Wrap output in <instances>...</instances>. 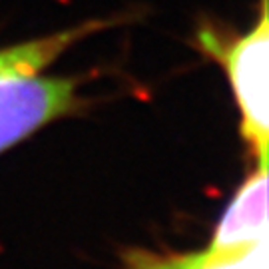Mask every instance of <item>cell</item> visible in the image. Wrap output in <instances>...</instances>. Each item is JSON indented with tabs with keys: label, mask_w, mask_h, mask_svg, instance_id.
<instances>
[{
	"label": "cell",
	"mask_w": 269,
	"mask_h": 269,
	"mask_svg": "<svg viewBox=\"0 0 269 269\" xmlns=\"http://www.w3.org/2000/svg\"><path fill=\"white\" fill-rule=\"evenodd\" d=\"M108 24H110L108 20H92V22H86V24H80L68 30L32 40V42L2 48L0 50V78L38 74L66 48H70L78 40L88 38L100 28H106Z\"/></svg>",
	"instance_id": "5"
},
{
	"label": "cell",
	"mask_w": 269,
	"mask_h": 269,
	"mask_svg": "<svg viewBox=\"0 0 269 269\" xmlns=\"http://www.w3.org/2000/svg\"><path fill=\"white\" fill-rule=\"evenodd\" d=\"M261 239H267V166H257L241 183L222 216L208 249L229 251Z\"/></svg>",
	"instance_id": "3"
},
{
	"label": "cell",
	"mask_w": 269,
	"mask_h": 269,
	"mask_svg": "<svg viewBox=\"0 0 269 269\" xmlns=\"http://www.w3.org/2000/svg\"><path fill=\"white\" fill-rule=\"evenodd\" d=\"M197 46L224 66L241 114V134L249 142L257 158V166H267V144H269L267 0H261L259 18L245 34L237 38H225L212 28H201L197 32Z\"/></svg>",
	"instance_id": "1"
},
{
	"label": "cell",
	"mask_w": 269,
	"mask_h": 269,
	"mask_svg": "<svg viewBox=\"0 0 269 269\" xmlns=\"http://www.w3.org/2000/svg\"><path fill=\"white\" fill-rule=\"evenodd\" d=\"M267 239L253 245L199 253H152L146 249H132L124 253L126 269H269Z\"/></svg>",
	"instance_id": "4"
},
{
	"label": "cell",
	"mask_w": 269,
	"mask_h": 269,
	"mask_svg": "<svg viewBox=\"0 0 269 269\" xmlns=\"http://www.w3.org/2000/svg\"><path fill=\"white\" fill-rule=\"evenodd\" d=\"M76 78H0V152L76 106Z\"/></svg>",
	"instance_id": "2"
}]
</instances>
